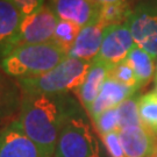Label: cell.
<instances>
[{
    "label": "cell",
    "instance_id": "20",
    "mask_svg": "<svg viewBox=\"0 0 157 157\" xmlns=\"http://www.w3.org/2000/svg\"><path fill=\"white\" fill-rule=\"evenodd\" d=\"M80 29L82 28L79 26H77L76 23L65 21V20H59L57 23L52 41L56 42L57 44L61 45L62 48H64L69 52L70 48L72 47V44L77 39Z\"/></svg>",
    "mask_w": 157,
    "mask_h": 157
},
{
    "label": "cell",
    "instance_id": "25",
    "mask_svg": "<svg viewBox=\"0 0 157 157\" xmlns=\"http://www.w3.org/2000/svg\"><path fill=\"white\" fill-rule=\"evenodd\" d=\"M91 1H93L95 5L98 6H104V5H108V4L119 2V1H122V0H91Z\"/></svg>",
    "mask_w": 157,
    "mask_h": 157
},
{
    "label": "cell",
    "instance_id": "2",
    "mask_svg": "<svg viewBox=\"0 0 157 157\" xmlns=\"http://www.w3.org/2000/svg\"><path fill=\"white\" fill-rule=\"evenodd\" d=\"M69 56L64 48L50 41L17 47L0 62L6 76L17 80L35 78L49 72Z\"/></svg>",
    "mask_w": 157,
    "mask_h": 157
},
{
    "label": "cell",
    "instance_id": "12",
    "mask_svg": "<svg viewBox=\"0 0 157 157\" xmlns=\"http://www.w3.org/2000/svg\"><path fill=\"white\" fill-rule=\"evenodd\" d=\"M119 136L127 157H150L157 136L144 126H132L119 130Z\"/></svg>",
    "mask_w": 157,
    "mask_h": 157
},
{
    "label": "cell",
    "instance_id": "17",
    "mask_svg": "<svg viewBox=\"0 0 157 157\" xmlns=\"http://www.w3.org/2000/svg\"><path fill=\"white\" fill-rule=\"evenodd\" d=\"M139 113L142 124L157 136V93L155 91L139 97Z\"/></svg>",
    "mask_w": 157,
    "mask_h": 157
},
{
    "label": "cell",
    "instance_id": "14",
    "mask_svg": "<svg viewBox=\"0 0 157 157\" xmlns=\"http://www.w3.org/2000/svg\"><path fill=\"white\" fill-rule=\"evenodd\" d=\"M111 69L112 67H108L107 64L94 58L91 63V67L87 71L84 82L75 91L87 112L90 109L91 105L93 104V101L95 100V98L99 94L101 86L108 77Z\"/></svg>",
    "mask_w": 157,
    "mask_h": 157
},
{
    "label": "cell",
    "instance_id": "3",
    "mask_svg": "<svg viewBox=\"0 0 157 157\" xmlns=\"http://www.w3.org/2000/svg\"><path fill=\"white\" fill-rule=\"evenodd\" d=\"M91 63L67 56L49 72L35 78L17 80V86L22 93L63 95L70 91H76L80 86L87 75Z\"/></svg>",
    "mask_w": 157,
    "mask_h": 157
},
{
    "label": "cell",
    "instance_id": "16",
    "mask_svg": "<svg viewBox=\"0 0 157 157\" xmlns=\"http://www.w3.org/2000/svg\"><path fill=\"white\" fill-rule=\"evenodd\" d=\"M132 11L133 10H130L129 4L126 0L100 6L97 22H99L105 28L114 25H120L128 20Z\"/></svg>",
    "mask_w": 157,
    "mask_h": 157
},
{
    "label": "cell",
    "instance_id": "6",
    "mask_svg": "<svg viewBox=\"0 0 157 157\" xmlns=\"http://www.w3.org/2000/svg\"><path fill=\"white\" fill-rule=\"evenodd\" d=\"M58 21L59 19L49 5H43L33 14L23 17L17 47L52 41Z\"/></svg>",
    "mask_w": 157,
    "mask_h": 157
},
{
    "label": "cell",
    "instance_id": "23",
    "mask_svg": "<svg viewBox=\"0 0 157 157\" xmlns=\"http://www.w3.org/2000/svg\"><path fill=\"white\" fill-rule=\"evenodd\" d=\"M101 141L111 157H127L119 136V132L101 135Z\"/></svg>",
    "mask_w": 157,
    "mask_h": 157
},
{
    "label": "cell",
    "instance_id": "19",
    "mask_svg": "<svg viewBox=\"0 0 157 157\" xmlns=\"http://www.w3.org/2000/svg\"><path fill=\"white\" fill-rule=\"evenodd\" d=\"M117 108L119 113L120 129L132 126H143L139 113V97L136 94L126 99Z\"/></svg>",
    "mask_w": 157,
    "mask_h": 157
},
{
    "label": "cell",
    "instance_id": "10",
    "mask_svg": "<svg viewBox=\"0 0 157 157\" xmlns=\"http://www.w3.org/2000/svg\"><path fill=\"white\" fill-rule=\"evenodd\" d=\"M49 6L59 20L76 23L80 28L95 22L100 8L91 0H50Z\"/></svg>",
    "mask_w": 157,
    "mask_h": 157
},
{
    "label": "cell",
    "instance_id": "29",
    "mask_svg": "<svg viewBox=\"0 0 157 157\" xmlns=\"http://www.w3.org/2000/svg\"><path fill=\"white\" fill-rule=\"evenodd\" d=\"M156 75H157V64H156Z\"/></svg>",
    "mask_w": 157,
    "mask_h": 157
},
{
    "label": "cell",
    "instance_id": "21",
    "mask_svg": "<svg viewBox=\"0 0 157 157\" xmlns=\"http://www.w3.org/2000/svg\"><path fill=\"white\" fill-rule=\"evenodd\" d=\"M93 122L100 136L108 133H113V132H119L120 126H119L118 108L114 107L102 112L93 119Z\"/></svg>",
    "mask_w": 157,
    "mask_h": 157
},
{
    "label": "cell",
    "instance_id": "4",
    "mask_svg": "<svg viewBox=\"0 0 157 157\" xmlns=\"http://www.w3.org/2000/svg\"><path fill=\"white\" fill-rule=\"evenodd\" d=\"M54 157H101L98 140L86 120L73 114L65 119Z\"/></svg>",
    "mask_w": 157,
    "mask_h": 157
},
{
    "label": "cell",
    "instance_id": "15",
    "mask_svg": "<svg viewBox=\"0 0 157 157\" xmlns=\"http://www.w3.org/2000/svg\"><path fill=\"white\" fill-rule=\"evenodd\" d=\"M135 72L140 87L148 85L155 76V65L152 58L147 51L134 45L126 58Z\"/></svg>",
    "mask_w": 157,
    "mask_h": 157
},
{
    "label": "cell",
    "instance_id": "22",
    "mask_svg": "<svg viewBox=\"0 0 157 157\" xmlns=\"http://www.w3.org/2000/svg\"><path fill=\"white\" fill-rule=\"evenodd\" d=\"M108 76L114 78L115 80L120 82L121 84L127 85L129 87H133V89H136V90L140 89V86L137 84V79H136L134 70H133V67L128 63L127 59H124L122 62L118 63L117 65H114L111 69Z\"/></svg>",
    "mask_w": 157,
    "mask_h": 157
},
{
    "label": "cell",
    "instance_id": "5",
    "mask_svg": "<svg viewBox=\"0 0 157 157\" xmlns=\"http://www.w3.org/2000/svg\"><path fill=\"white\" fill-rule=\"evenodd\" d=\"M128 27L136 47L157 58V11L154 5L141 4L134 8L128 20Z\"/></svg>",
    "mask_w": 157,
    "mask_h": 157
},
{
    "label": "cell",
    "instance_id": "24",
    "mask_svg": "<svg viewBox=\"0 0 157 157\" xmlns=\"http://www.w3.org/2000/svg\"><path fill=\"white\" fill-rule=\"evenodd\" d=\"M23 17L33 14L44 5V0H13Z\"/></svg>",
    "mask_w": 157,
    "mask_h": 157
},
{
    "label": "cell",
    "instance_id": "13",
    "mask_svg": "<svg viewBox=\"0 0 157 157\" xmlns=\"http://www.w3.org/2000/svg\"><path fill=\"white\" fill-rule=\"evenodd\" d=\"M105 30L106 28L97 21L83 27L69 50V57L92 62L99 54Z\"/></svg>",
    "mask_w": 157,
    "mask_h": 157
},
{
    "label": "cell",
    "instance_id": "11",
    "mask_svg": "<svg viewBox=\"0 0 157 157\" xmlns=\"http://www.w3.org/2000/svg\"><path fill=\"white\" fill-rule=\"evenodd\" d=\"M136 92V89L121 84L120 82L108 76L101 86L98 97L95 98V100L89 109L92 120L107 109L118 107L126 99L135 95Z\"/></svg>",
    "mask_w": 157,
    "mask_h": 157
},
{
    "label": "cell",
    "instance_id": "7",
    "mask_svg": "<svg viewBox=\"0 0 157 157\" xmlns=\"http://www.w3.org/2000/svg\"><path fill=\"white\" fill-rule=\"evenodd\" d=\"M134 45V40L127 21L107 27L100 50L95 59H99L108 67H113L127 58Z\"/></svg>",
    "mask_w": 157,
    "mask_h": 157
},
{
    "label": "cell",
    "instance_id": "26",
    "mask_svg": "<svg viewBox=\"0 0 157 157\" xmlns=\"http://www.w3.org/2000/svg\"><path fill=\"white\" fill-rule=\"evenodd\" d=\"M150 157H157V140H156V146H155V149H154V151H152L151 156Z\"/></svg>",
    "mask_w": 157,
    "mask_h": 157
},
{
    "label": "cell",
    "instance_id": "27",
    "mask_svg": "<svg viewBox=\"0 0 157 157\" xmlns=\"http://www.w3.org/2000/svg\"><path fill=\"white\" fill-rule=\"evenodd\" d=\"M155 92L157 93V75L155 76Z\"/></svg>",
    "mask_w": 157,
    "mask_h": 157
},
{
    "label": "cell",
    "instance_id": "28",
    "mask_svg": "<svg viewBox=\"0 0 157 157\" xmlns=\"http://www.w3.org/2000/svg\"><path fill=\"white\" fill-rule=\"evenodd\" d=\"M154 7L156 8V11H157V0H156V2H155V5H154Z\"/></svg>",
    "mask_w": 157,
    "mask_h": 157
},
{
    "label": "cell",
    "instance_id": "18",
    "mask_svg": "<svg viewBox=\"0 0 157 157\" xmlns=\"http://www.w3.org/2000/svg\"><path fill=\"white\" fill-rule=\"evenodd\" d=\"M20 97L17 89L2 73H0V119L11 115L17 109Z\"/></svg>",
    "mask_w": 157,
    "mask_h": 157
},
{
    "label": "cell",
    "instance_id": "9",
    "mask_svg": "<svg viewBox=\"0 0 157 157\" xmlns=\"http://www.w3.org/2000/svg\"><path fill=\"white\" fill-rule=\"evenodd\" d=\"M22 20L13 0H0V62L17 47Z\"/></svg>",
    "mask_w": 157,
    "mask_h": 157
},
{
    "label": "cell",
    "instance_id": "8",
    "mask_svg": "<svg viewBox=\"0 0 157 157\" xmlns=\"http://www.w3.org/2000/svg\"><path fill=\"white\" fill-rule=\"evenodd\" d=\"M0 157H47L29 139L19 120L0 129Z\"/></svg>",
    "mask_w": 157,
    "mask_h": 157
},
{
    "label": "cell",
    "instance_id": "1",
    "mask_svg": "<svg viewBox=\"0 0 157 157\" xmlns=\"http://www.w3.org/2000/svg\"><path fill=\"white\" fill-rule=\"evenodd\" d=\"M62 95L22 93L19 122L25 133L47 157H54L58 135L71 114L63 105Z\"/></svg>",
    "mask_w": 157,
    "mask_h": 157
}]
</instances>
